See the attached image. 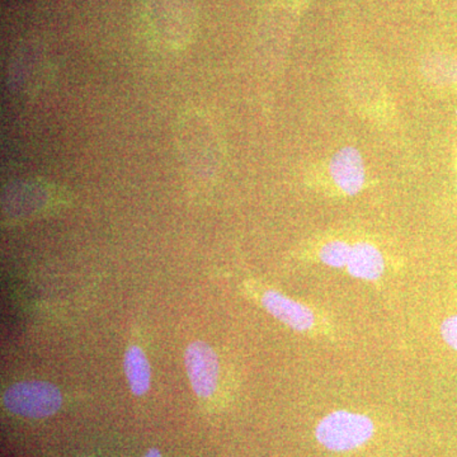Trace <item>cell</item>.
<instances>
[{
	"label": "cell",
	"instance_id": "6da1fadb",
	"mask_svg": "<svg viewBox=\"0 0 457 457\" xmlns=\"http://www.w3.org/2000/svg\"><path fill=\"white\" fill-rule=\"evenodd\" d=\"M374 422L368 416L353 411H337L319 422L315 436L319 444L335 453L356 450L371 440Z\"/></svg>",
	"mask_w": 457,
	"mask_h": 457
},
{
	"label": "cell",
	"instance_id": "7a4b0ae2",
	"mask_svg": "<svg viewBox=\"0 0 457 457\" xmlns=\"http://www.w3.org/2000/svg\"><path fill=\"white\" fill-rule=\"evenodd\" d=\"M3 403L17 416L45 418L53 416L62 407V394L53 384L25 381L9 387L3 396Z\"/></svg>",
	"mask_w": 457,
	"mask_h": 457
},
{
	"label": "cell",
	"instance_id": "3957f363",
	"mask_svg": "<svg viewBox=\"0 0 457 457\" xmlns=\"http://www.w3.org/2000/svg\"><path fill=\"white\" fill-rule=\"evenodd\" d=\"M186 366L195 393L209 398L218 386L219 361L215 352L204 342H195L186 352Z\"/></svg>",
	"mask_w": 457,
	"mask_h": 457
},
{
	"label": "cell",
	"instance_id": "277c9868",
	"mask_svg": "<svg viewBox=\"0 0 457 457\" xmlns=\"http://www.w3.org/2000/svg\"><path fill=\"white\" fill-rule=\"evenodd\" d=\"M329 171L337 187L348 196L359 194L365 185V164L356 147L338 150L330 159Z\"/></svg>",
	"mask_w": 457,
	"mask_h": 457
},
{
	"label": "cell",
	"instance_id": "5b68a950",
	"mask_svg": "<svg viewBox=\"0 0 457 457\" xmlns=\"http://www.w3.org/2000/svg\"><path fill=\"white\" fill-rule=\"evenodd\" d=\"M262 305L270 315L297 332H308L317 323L312 309L302 303L295 302L290 297H286L278 291L270 290L264 293L262 296Z\"/></svg>",
	"mask_w": 457,
	"mask_h": 457
},
{
	"label": "cell",
	"instance_id": "8992f818",
	"mask_svg": "<svg viewBox=\"0 0 457 457\" xmlns=\"http://www.w3.org/2000/svg\"><path fill=\"white\" fill-rule=\"evenodd\" d=\"M385 262L381 252L369 243H357L352 245L347 270L353 278L375 281L383 275Z\"/></svg>",
	"mask_w": 457,
	"mask_h": 457
},
{
	"label": "cell",
	"instance_id": "52a82bcc",
	"mask_svg": "<svg viewBox=\"0 0 457 457\" xmlns=\"http://www.w3.org/2000/svg\"><path fill=\"white\" fill-rule=\"evenodd\" d=\"M125 371L135 395H143L149 389L150 366L139 347H131L125 356Z\"/></svg>",
	"mask_w": 457,
	"mask_h": 457
},
{
	"label": "cell",
	"instance_id": "ba28073f",
	"mask_svg": "<svg viewBox=\"0 0 457 457\" xmlns=\"http://www.w3.org/2000/svg\"><path fill=\"white\" fill-rule=\"evenodd\" d=\"M427 73L432 78L433 82L440 84H451L457 79V62L446 56H435L429 62Z\"/></svg>",
	"mask_w": 457,
	"mask_h": 457
},
{
	"label": "cell",
	"instance_id": "9c48e42d",
	"mask_svg": "<svg viewBox=\"0 0 457 457\" xmlns=\"http://www.w3.org/2000/svg\"><path fill=\"white\" fill-rule=\"evenodd\" d=\"M351 252L352 245L341 240H333L321 248L320 260L327 266L342 269V267H347Z\"/></svg>",
	"mask_w": 457,
	"mask_h": 457
},
{
	"label": "cell",
	"instance_id": "30bf717a",
	"mask_svg": "<svg viewBox=\"0 0 457 457\" xmlns=\"http://www.w3.org/2000/svg\"><path fill=\"white\" fill-rule=\"evenodd\" d=\"M441 335L444 341L450 345L451 348L457 351V315L447 318L442 323Z\"/></svg>",
	"mask_w": 457,
	"mask_h": 457
},
{
	"label": "cell",
	"instance_id": "8fae6325",
	"mask_svg": "<svg viewBox=\"0 0 457 457\" xmlns=\"http://www.w3.org/2000/svg\"><path fill=\"white\" fill-rule=\"evenodd\" d=\"M144 457H162L161 453H159V450L152 449L147 451V453Z\"/></svg>",
	"mask_w": 457,
	"mask_h": 457
}]
</instances>
